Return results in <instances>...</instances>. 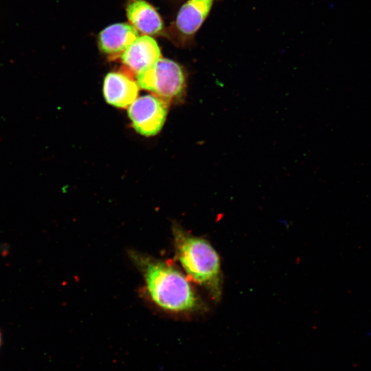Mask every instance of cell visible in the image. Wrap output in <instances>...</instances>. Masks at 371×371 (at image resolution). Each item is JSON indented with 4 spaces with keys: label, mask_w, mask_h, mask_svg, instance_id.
I'll return each mask as SVG.
<instances>
[{
    "label": "cell",
    "mask_w": 371,
    "mask_h": 371,
    "mask_svg": "<svg viewBox=\"0 0 371 371\" xmlns=\"http://www.w3.org/2000/svg\"><path fill=\"white\" fill-rule=\"evenodd\" d=\"M129 255L144 277L150 298L159 307L172 313L199 308V298L179 270L146 254L131 251Z\"/></svg>",
    "instance_id": "obj_1"
},
{
    "label": "cell",
    "mask_w": 371,
    "mask_h": 371,
    "mask_svg": "<svg viewBox=\"0 0 371 371\" xmlns=\"http://www.w3.org/2000/svg\"><path fill=\"white\" fill-rule=\"evenodd\" d=\"M172 233L176 256L182 268L213 300H219L222 279L217 251L207 240L190 234L177 223L172 225Z\"/></svg>",
    "instance_id": "obj_2"
},
{
    "label": "cell",
    "mask_w": 371,
    "mask_h": 371,
    "mask_svg": "<svg viewBox=\"0 0 371 371\" xmlns=\"http://www.w3.org/2000/svg\"><path fill=\"white\" fill-rule=\"evenodd\" d=\"M139 87L149 91L168 102L180 97L186 88V74L172 60L161 58L136 75Z\"/></svg>",
    "instance_id": "obj_3"
},
{
    "label": "cell",
    "mask_w": 371,
    "mask_h": 371,
    "mask_svg": "<svg viewBox=\"0 0 371 371\" xmlns=\"http://www.w3.org/2000/svg\"><path fill=\"white\" fill-rule=\"evenodd\" d=\"M167 112L168 102L154 95L137 98L128 109L133 128L146 137L153 136L161 129Z\"/></svg>",
    "instance_id": "obj_4"
},
{
    "label": "cell",
    "mask_w": 371,
    "mask_h": 371,
    "mask_svg": "<svg viewBox=\"0 0 371 371\" xmlns=\"http://www.w3.org/2000/svg\"><path fill=\"white\" fill-rule=\"evenodd\" d=\"M161 58L157 43L146 34L139 36L121 54L122 63L135 75L150 67Z\"/></svg>",
    "instance_id": "obj_5"
},
{
    "label": "cell",
    "mask_w": 371,
    "mask_h": 371,
    "mask_svg": "<svg viewBox=\"0 0 371 371\" xmlns=\"http://www.w3.org/2000/svg\"><path fill=\"white\" fill-rule=\"evenodd\" d=\"M139 86L124 72L112 71L104 78L103 93L106 101L116 107L129 106L138 95Z\"/></svg>",
    "instance_id": "obj_6"
},
{
    "label": "cell",
    "mask_w": 371,
    "mask_h": 371,
    "mask_svg": "<svg viewBox=\"0 0 371 371\" xmlns=\"http://www.w3.org/2000/svg\"><path fill=\"white\" fill-rule=\"evenodd\" d=\"M218 0H188L180 8L176 27L186 41L190 40L200 29Z\"/></svg>",
    "instance_id": "obj_7"
},
{
    "label": "cell",
    "mask_w": 371,
    "mask_h": 371,
    "mask_svg": "<svg viewBox=\"0 0 371 371\" xmlns=\"http://www.w3.org/2000/svg\"><path fill=\"white\" fill-rule=\"evenodd\" d=\"M138 37L139 33L133 26L119 23L102 30L98 35V44L102 53L116 56L122 54Z\"/></svg>",
    "instance_id": "obj_8"
},
{
    "label": "cell",
    "mask_w": 371,
    "mask_h": 371,
    "mask_svg": "<svg viewBox=\"0 0 371 371\" xmlns=\"http://www.w3.org/2000/svg\"><path fill=\"white\" fill-rule=\"evenodd\" d=\"M126 14L131 25L146 35L158 34L164 29L161 16L144 0H130L126 5Z\"/></svg>",
    "instance_id": "obj_9"
},
{
    "label": "cell",
    "mask_w": 371,
    "mask_h": 371,
    "mask_svg": "<svg viewBox=\"0 0 371 371\" xmlns=\"http://www.w3.org/2000/svg\"><path fill=\"white\" fill-rule=\"evenodd\" d=\"M1 341H2V335H1V331H0V346H1Z\"/></svg>",
    "instance_id": "obj_10"
}]
</instances>
